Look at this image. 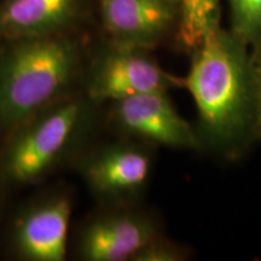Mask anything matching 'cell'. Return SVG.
I'll use <instances>...</instances> for the list:
<instances>
[{
  "label": "cell",
  "mask_w": 261,
  "mask_h": 261,
  "mask_svg": "<svg viewBox=\"0 0 261 261\" xmlns=\"http://www.w3.org/2000/svg\"><path fill=\"white\" fill-rule=\"evenodd\" d=\"M220 6L221 0H179L175 37L184 50L192 52L219 27Z\"/></svg>",
  "instance_id": "cell-11"
},
{
  "label": "cell",
  "mask_w": 261,
  "mask_h": 261,
  "mask_svg": "<svg viewBox=\"0 0 261 261\" xmlns=\"http://www.w3.org/2000/svg\"><path fill=\"white\" fill-rule=\"evenodd\" d=\"M110 104V121L123 135L166 148L203 149L197 129L179 114L167 92L143 93Z\"/></svg>",
  "instance_id": "cell-5"
},
{
  "label": "cell",
  "mask_w": 261,
  "mask_h": 261,
  "mask_svg": "<svg viewBox=\"0 0 261 261\" xmlns=\"http://www.w3.org/2000/svg\"><path fill=\"white\" fill-rule=\"evenodd\" d=\"M250 54H252L253 61L257 68H261V35L257 39L255 44L250 47Z\"/></svg>",
  "instance_id": "cell-14"
},
{
  "label": "cell",
  "mask_w": 261,
  "mask_h": 261,
  "mask_svg": "<svg viewBox=\"0 0 261 261\" xmlns=\"http://www.w3.org/2000/svg\"><path fill=\"white\" fill-rule=\"evenodd\" d=\"M256 68H257V67H256ZM259 69H261V68H259Z\"/></svg>",
  "instance_id": "cell-17"
},
{
  "label": "cell",
  "mask_w": 261,
  "mask_h": 261,
  "mask_svg": "<svg viewBox=\"0 0 261 261\" xmlns=\"http://www.w3.org/2000/svg\"><path fill=\"white\" fill-rule=\"evenodd\" d=\"M191 54L184 87L197 109L202 146L227 160L242 158L261 140L260 75L250 48L219 25Z\"/></svg>",
  "instance_id": "cell-1"
},
{
  "label": "cell",
  "mask_w": 261,
  "mask_h": 261,
  "mask_svg": "<svg viewBox=\"0 0 261 261\" xmlns=\"http://www.w3.org/2000/svg\"><path fill=\"white\" fill-rule=\"evenodd\" d=\"M156 220L144 212L117 207L90 218L76 238V253L85 261H132L158 237Z\"/></svg>",
  "instance_id": "cell-7"
},
{
  "label": "cell",
  "mask_w": 261,
  "mask_h": 261,
  "mask_svg": "<svg viewBox=\"0 0 261 261\" xmlns=\"http://www.w3.org/2000/svg\"><path fill=\"white\" fill-rule=\"evenodd\" d=\"M84 70L83 47L70 34L0 41V136L74 94Z\"/></svg>",
  "instance_id": "cell-2"
},
{
  "label": "cell",
  "mask_w": 261,
  "mask_h": 261,
  "mask_svg": "<svg viewBox=\"0 0 261 261\" xmlns=\"http://www.w3.org/2000/svg\"><path fill=\"white\" fill-rule=\"evenodd\" d=\"M172 2H175V3H178V4H179V0H172Z\"/></svg>",
  "instance_id": "cell-16"
},
{
  "label": "cell",
  "mask_w": 261,
  "mask_h": 261,
  "mask_svg": "<svg viewBox=\"0 0 261 261\" xmlns=\"http://www.w3.org/2000/svg\"><path fill=\"white\" fill-rule=\"evenodd\" d=\"M98 104L86 94L45 108L16 127L0 150V179L21 187L40 182L80 146Z\"/></svg>",
  "instance_id": "cell-3"
},
{
  "label": "cell",
  "mask_w": 261,
  "mask_h": 261,
  "mask_svg": "<svg viewBox=\"0 0 261 261\" xmlns=\"http://www.w3.org/2000/svg\"><path fill=\"white\" fill-rule=\"evenodd\" d=\"M83 81L85 94L97 104L184 87V79L163 69L148 50L110 41L85 65Z\"/></svg>",
  "instance_id": "cell-4"
},
{
  "label": "cell",
  "mask_w": 261,
  "mask_h": 261,
  "mask_svg": "<svg viewBox=\"0 0 261 261\" xmlns=\"http://www.w3.org/2000/svg\"><path fill=\"white\" fill-rule=\"evenodd\" d=\"M109 41L150 50L177 28L179 4L172 0H98Z\"/></svg>",
  "instance_id": "cell-9"
},
{
  "label": "cell",
  "mask_w": 261,
  "mask_h": 261,
  "mask_svg": "<svg viewBox=\"0 0 261 261\" xmlns=\"http://www.w3.org/2000/svg\"><path fill=\"white\" fill-rule=\"evenodd\" d=\"M71 198L56 192L33 201L12 223L10 248L25 261H63L67 256Z\"/></svg>",
  "instance_id": "cell-6"
},
{
  "label": "cell",
  "mask_w": 261,
  "mask_h": 261,
  "mask_svg": "<svg viewBox=\"0 0 261 261\" xmlns=\"http://www.w3.org/2000/svg\"><path fill=\"white\" fill-rule=\"evenodd\" d=\"M87 0H0V41L69 34Z\"/></svg>",
  "instance_id": "cell-10"
},
{
  "label": "cell",
  "mask_w": 261,
  "mask_h": 261,
  "mask_svg": "<svg viewBox=\"0 0 261 261\" xmlns=\"http://www.w3.org/2000/svg\"><path fill=\"white\" fill-rule=\"evenodd\" d=\"M260 75V92H259V126H260V133H261V69L257 68Z\"/></svg>",
  "instance_id": "cell-15"
},
{
  "label": "cell",
  "mask_w": 261,
  "mask_h": 261,
  "mask_svg": "<svg viewBox=\"0 0 261 261\" xmlns=\"http://www.w3.org/2000/svg\"><path fill=\"white\" fill-rule=\"evenodd\" d=\"M230 31L249 48L261 35V0H226Z\"/></svg>",
  "instance_id": "cell-12"
},
{
  "label": "cell",
  "mask_w": 261,
  "mask_h": 261,
  "mask_svg": "<svg viewBox=\"0 0 261 261\" xmlns=\"http://www.w3.org/2000/svg\"><path fill=\"white\" fill-rule=\"evenodd\" d=\"M152 158L144 145L114 143L96 150L81 163V175L97 197L127 204L148 184Z\"/></svg>",
  "instance_id": "cell-8"
},
{
  "label": "cell",
  "mask_w": 261,
  "mask_h": 261,
  "mask_svg": "<svg viewBox=\"0 0 261 261\" xmlns=\"http://www.w3.org/2000/svg\"><path fill=\"white\" fill-rule=\"evenodd\" d=\"M187 259V250L177 243L159 234L133 256L132 261H181Z\"/></svg>",
  "instance_id": "cell-13"
}]
</instances>
